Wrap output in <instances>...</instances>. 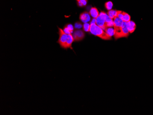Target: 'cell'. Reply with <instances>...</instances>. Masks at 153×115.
I'll return each mask as SVG.
<instances>
[{"instance_id": "obj_1", "label": "cell", "mask_w": 153, "mask_h": 115, "mask_svg": "<svg viewBox=\"0 0 153 115\" xmlns=\"http://www.w3.org/2000/svg\"><path fill=\"white\" fill-rule=\"evenodd\" d=\"M58 29L59 38L57 42L63 49L72 48V43L74 41L73 35L65 33L63 30L60 28H58Z\"/></svg>"}, {"instance_id": "obj_2", "label": "cell", "mask_w": 153, "mask_h": 115, "mask_svg": "<svg viewBox=\"0 0 153 115\" xmlns=\"http://www.w3.org/2000/svg\"><path fill=\"white\" fill-rule=\"evenodd\" d=\"M90 32L95 36L104 40H111V36L107 34L102 28L97 25L96 23H91Z\"/></svg>"}, {"instance_id": "obj_3", "label": "cell", "mask_w": 153, "mask_h": 115, "mask_svg": "<svg viewBox=\"0 0 153 115\" xmlns=\"http://www.w3.org/2000/svg\"><path fill=\"white\" fill-rule=\"evenodd\" d=\"M114 36L115 40L123 37L122 26L114 25Z\"/></svg>"}, {"instance_id": "obj_4", "label": "cell", "mask_w": 153, "mask_h": 115, "mask_svg": "<svg viewBox=\"0 0 153 115\" xmlns=\"http://www.w3.org/2000/svg\"><path fill=\"white\" fill-rule=\"evenodd\" d=\"M74 41H79L83 40L85 34L84 33V31L82 30H76L74 32L73 34Z\"/></svg>"}, {"instance_id": "obj_5", "label": "cell", "mask_w": 153, "mask_h": 115, "mask_svg": "<svg viewBox=\"0 0 153 115\" xmlns=\"http://www.w3.org/2000/svg\"><path fill=\"white\" fill-rule=\"evenodd\" d=\"M119 17L121 19H122V21H123L124 22L128 23L131 21L130 16L128 13L124 12L119 11L118 17Z\"/></svg>"}, {"instance_id": "obj_6", "label": "cell", "mask_w": 153, "mask_h": 115, "mask_svg": "<svg viewBox=\"0 0 153 115\" xmlns=\"http://www.w3.org/2000/svg\"><path fill=\"white\" fill-rule=\"evenodd\" d=\"M80 20L84 23L89 22L91 20V16L89 12H85L82 13L80 15Z\"/></svg>"}, {"instance_id": "obj_7", "label": "cell", "mask_w": 153, "mask_h": 115, "mask_svg": "<svg viewBox=\"0 0 153 115\" xmlns=\"http://www.w3.org/2000/svg\"><path fill=\"white\" fill-rule=\"evenodd\" d=\"M127 27L130 33H132L135 30L136 25L133 21H130L127 23Z\"/></svg>"}, {"instance_id": "obj_8", "label": "cell", "mask_w": 153, "mask_h": 115, "mask_svg": "<svg viewBox=\"0 0 153 115\" xmlns=\"http://www.w3.org/2000/svg\"><path fill=\"white\" fill-rule=\"evenodd\" d=\"M89 13L90 15L95 19H96L99 15V12L96 8H92L89 11Z\"/></svg>"}, {"instance_id": "obj_9", "label": "cell", "mask_w": 153, "mask_h": 115, "mask_svg": "<svg viewBox=\"0 0 153 115\" xmlns=\"http://www.w3.org/2000/svg\"><path fill=\"white\" fill-rule=\"evenodd\" d=\"M119 12V11H117V10H109L107 12V15L111 19H114L115 18L118 17Z\"/></svg>"}, {"instance_id": "obj_10", "label": "cell", "mask_w": 153, "mask_h": 115, "mask_svg": "<svg viewBox=\"0 0 153 115\" xmlns=\"http://www.w3.org/2000/svg\"><path fill=\"white\" fill-rule=\"evenodd\" d=\"M122 32H123V37H127L129 36V30L127 27V23L126 22H123L122 25Z\"/></svg>"}, {"instance_id": "obj_11", "label": "cell", "mask_w": 153, "mask_h": 115, "mask_svg": "<svg viewBox=\"0 0 153 115\" xmlns=\"http://www.w3.org/2000/svg\"><path fill=\"white\" fill-rule=\"evenodd\" d=\"M63 31L65 33L67 34H72L73 31V27L72 25L68 24V25L65 26L64 29H63Z\"/></svg>"}, {"instance_id": "obj_12", "label": "cell", "mask_w": 153, "mask_h": 115, "mask_svg": "<svg viewBox=\"0 0 153 115\" xmlns=\"http://www.w3.org/2000/svg\"><path fill=\"white\" fill-rule=\"evenodd\" d=\"M105 31L107 34H109V36H114V29L112 28V27H107L105 29Z\"/></svg>"}, {"instance_id": "obj_13", "label": "cell", "mask_w": 153, "mask_h": 115, "mask_svg": "<svg viewBox=\"0 0 153 115\" xmlns=\"http://www.w3.org/2000/svg\"><path fill=\"white\" fill-rule=\"evenodd\" d=\"M113 2H111V1H108L105 3V7L109 11L111 10L112 8H113Z\"/></svg>"}, {"instance_id": "obj_14", "label": "cell", "mask_w": 153, "mask_h": 115, "mask_svg": "<svg viewBox=\"0 0 153 115\" xmlns=\"http://www.w3.org/2000/svg\"><path fill=\"white\" fill-rule=\"evenodd\" d=\"M90 28H91V25L88 23H84L83 25L84 30L86 32H90Z\"/></svg>"}, {"instance_id": "obj_15", "label": "cell", "mask_w": 153, "mask_h": 115, "mask_svg": "<svg viewBox=\"0 0 153 115\" xmlns=\"http://www.w3.org/2000/svg\"><path fill=\"white\" fill-rule=\"evenodd\" d=\"M78 2L80 6H85L87 4V0H79Z\"/></svg>"}, {"instance_id": "obj_16", "label": "cell", "mask_w": 153, "mask_h": 115, "mask_svg": "<svg viewBox=\"0 0 153 115\" xmlns=\"http://www.w3.org/2000/svg\"><path fill=\"white\" fill-rule=\"evenodd\" d=\"M81 24L80 23L78 22L77 23H75V27H76V28H81Z\"/></svg>"}, {"instance_id": "obj_17", "label": "cell", "mask_w": 153, "mask_h": 115, "mask_svg": "<svg viewBox=\"0 0 153 115\" xmlns=\"http://www.w3.org/2000/svg\"><path fill=\"white\" fill-rule=\"evenodd\" d=\"M77 1H79V0H77Z\"/></svg>"}]
</instances>
